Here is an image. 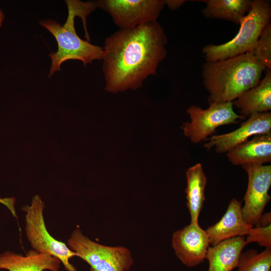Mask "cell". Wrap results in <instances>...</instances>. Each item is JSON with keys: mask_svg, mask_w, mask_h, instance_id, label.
<instances>
[{"mask_svg": "<svg viewBox=\"0 0 271 271\" xmlns=\"http://www.w3.org/2000/svg\"><path fill=\"white\" fill-rule=\"evenodd\" d=\"M167 43L157 21L119 29L106 38L102 66L105 90L115 93L141 87L149 76L156 75L160 63L166 57Z\"/></svg>", "mask_w": 271, "mask_h": 271, "instance_id": "cell-1", "label": "cell"}, {"mask_svg": "<svg viewBox=\"0 0 271 271\" xmlns=\"http://www.w3.org/2000/svg\"><path fill=\"white\" fill-rule=\"evenodd\" d=\"M267 69L251 52L214 61H206L202 70L204 87L211 103L232 102L256 86Z\"/></svg>", "mask_w": 271, "mask_h": 271, "instance_id": "cell-2", "label": "cell"}, {"mask_svg": "<svg viewBox=\"0 0 271 271\" xmlns=\"http://www.w3.org/2000/svg\"><path fill=\"white\" fill-rule=\"evenodd\" d=\"M65 2L68 16L63 25L50 19L39 23L53 35L58 44L57 51L49 55L52 61L49 77L60 70L61 64L67 60H80L85 66L94 60H102L103 58V48L82 40L78 36L75 28V17H79L83 21L85 37L90 40L86 20L88 16L98 8L96 2L78 0Z\"/></svg>", "mask_w": 271, "mask_h": 271, "instance_id": "cell-3", "label": "cell"}, {"mask_svg": "<svg viewBox=\"0 0 271 271\" xmlns=\"http://www.w3.org/2000/svg\"><path fill=\"white\" fill-rule=\"evenodd\" d=\"M270 17L268 2L252 1L250 10L240 22L238 32L233 39L222 44L208 45L203 48L206 61L224 60L251 52Z\"/></svg>", "mask_w": 271, "mask_h": 271, "instance_id": "cell-4", "label": "cell"}, {"mask_svg": "<svg viewBox=\"0 0 271 271\" xmlns=\"http://www.w3.org/2000/svg\"><path fill=\"white\" fill-rule=\"evenodd\" d=\"M45 203L39 195L34 196L31 204L22 208L26 213L25 231L33 250L59 259L68 271H77L70 259L77 254L65 243L52 236L47 230L44 217Z\"/></svg>", "mask_w": 271, "mask_h": 271, "instance_id": "cell-5", "label": "cell"}, {"mask_svg": "<svg viewBox=\"0 0 271 271\" xmlns=\"http://www.w3.org/2000/svg\"><path fill=\"white\" fill-rule=\"evenodd\" d=\"M67 245L90 266V271H127L133 260L130 251L123 246H109L95 242L75 228Z\"/></svg>", "mask_w": 271, "mask_h": 271, "instance_id": "cell-6", "label": "cell"}, {"mask_svg": "<svg viewBox=\"0 0 271 271\" xmlns=\"http://www.w3.org/2000/svg\"><path fill=\"white\" fill-rule=\"evenodd\" d=\"M209 105L205 109L196 105H191L187 109L190 121L184 122L181 128L184 135L194 144L207 139L220 126L235 123L245 117L234 111L232 102Z\"/></svg>", "mask_w": 271, "mask_h": 271, "instance_id": "cell-7", "label": "cell"}, {"mask_svg": "<svg viewBox=\"0 0 271 271\" xmlns=\"http://www.w3.org/2000/svg\"><path fill=\"white\" fill-rule=\"evenodd\" d=\"M97 7L111 16L119 29L127 30L156 22L165 0H99Z\"/></svg>", "mask_w": 271, "mask_h": 271, "instance_id": "cell-8", "label": "cell"}, {"mask_svg": "<svg viewBox=\"0 0 271 271\" xmlns=\"http://www.w3.org/2000/svg\"><path fill=\"white\" fill-rule=\"evenodd\" d=\"M248 177L247 187L243 197L242 216L253 226L258 225L263 210L270 200L271 166L245 164L241 166Z\"/></svg>", "mask_w": 271, "mask_h": 271, "instance_id": "cell-9", "label": "cell"}, {"mask_svg": "<svg viewBox=\"0 0 271 271\" xmlns=\"http://www.w3.org/2000/svg\"><path fill=\"white\" fill-rule=\"evenodd\" d=\"M209 245L207 233L199 223H190L172 235V246L176 256L183 264L189 267L204 261Z\"/></svg>", "mask_w": 271, "mask_h": 271, "instance_id": "cell-10", "label": "cell"}, {"mask_svg": "<svg viewBox=\"0 0 271 271\" xmlns=\"http://www.w3.org/2000/svg\"><path fill=\"white\" fill-rule=\"evenodd\" d=\"M270 133V112L253 113L236 129L225 134L212 136L204 147L207 150L214 148L219 154L227 153L252 136Z\"/></svg>", "mask_w": 271, "mask_h": 271, "instance_id": "cell-11", "label": "cell"}, {"mask_svg": "<svg viewBox=\"0 0 271 271\" xmlns=\"http://www.w3.org/2000/svg\"><path fill=\"white\" fill-rule=\"evenodd\" d=\"M241 209V202L235 198L230 200L222 218L205 230L210 244L214 246L225 240L248 234L253 226L245 221Z\"/></svg>", "mask_w": 271, "mask_h": 271, "instance_id": "cell-12", "label": "cell"}, {"mask_svg": "<svg viewBox=\"0 0 271 271\" xmlns=\"http://www.w3.org/2000/svg\"><path fill=\"white\" fill-rule=\"evenodd\" d=\"M61 263L57 258L33 249L25 256L10 251L0 254V269L8 271H61Z\"/></svg>", "mask_w": 271, "mask_h": 271, "instance_id": "cell-13", "label": "cell"}, {"mask_svg": "<svg viewBox=\"0 0 271 271\" xmlns=\"http://www.w3.org/2000/svg\"><path fill=\"white\" fill-rule=\"evenodd\" d=\"M233 165H263L271 161V133L258 134L227 153Z\"/></svg>", "mask_w": 271, "mask_h": 271, "instance_id": "cell-14", "label": "cell"}, {"mask_svg": "<svg viewBox=\"0 0 271 271\" xmlns=\"http://www.w3.org/2000/svg\"><path fill=\"white\" fill-rule=\"evenodd\" d=\"M264 77L256 86L246 90L232 102L239 110L240 115L249 116L253 113L269 112L271 110V71L266 70Z\"/></svg>", "mask_w": 271, "mask_h": 271, "instance_id": "cell-15", "label": "cell"}, {"mask_svg": "<svg viewBox=\"0 0 271 271\" xmlns=\"http://www.w3.org/2000/svg\"><path fill=\"white\" fill-rule=\"evenodd\" d=\"M247 244L244 236H237L209 247L206 256L208 271H232L237 267L240 254Z\"/></svg>", "mask_w": 271, "mask_h": 271, "instance_id": "cell-16", "label": "cell"}, {"mask_svg": "<svg viewBox=\"0 0 271 271\" xmlns=\"http://www.w3.org/2000/svg\"><path fill=\"white\" fill-rule=\"evenodd\" d=\"M186 205L191 222L198 224V218L205 201V191L207 178L201 163H197L186 171Z\"/></svg>", "mask_w": 271, "mask_h": 271, "instance_id": "cell-17", "label": "cell"}, {"mask_svg": "<svg viewBox=\"0 0 271 271\" xmlns=\"http://www.w3.org/2000/svg\"><path fill=\"white\" fill-rule=\"evenodd\" d=\"M206 7L201 10L208 19H223L240 24L250 10V0H203Z\"/></svg>", "mask_w": 271, "mask_h": 271, "instance_id": "cell-18", "label": "cell"}, {"mask_svg": "<svg viewBox=\"0 0 271 271\" xmlns=\"http://www.w3.org/2000/svg\"><path fill=\"white\" fill-rule=\"evenodd\" d=\"M236 271H270L271 249H249L240 254Z\"/></svg>", "mask_w": 271, "mask_h": 271, "instance_id": "cell-19", "label": "cell"}, {"mask_svg": "<svg viewBox=\"0 0 271 271\" xmlns=\"http://www.w3.org/2000/svg\"><path fill=\"white\" fill-rule=\"evenodd\" d=\"M256 59L266 69L271 68V24L262 31L257 43L250 52Z\"/></svg>", "mask_w": 271, "mask_h": 271, "instance_id": "cell-20", "label": "cell"}, {"mask_svg": "<svg viewBox=\"0 0 271 271\" xmlns=\"http://www.w3.org/2000/svg\"><path fill=\"white\" fill-rule=\"evenodd\" d=\"M245 240L247 244L256 242L265 249H271V225L253 227L245 238Z\"/></svg>", "mask_w": 271, "mask_h": 271, "instance_id": "cell-21", "label": "cell"}, {"mask_svg": "<svg viewBox=\"0 0 271 271\" xmlns=\"http://www.w3.org/2000/svg\"><path fill=\"white\" fill-rule=\"evenodd\" d=\"M15 203L16 200L14 197L1 198L0 197V203L5 206L14 217L17 218Z\"/></svg>", "mask_w": 271, "mask_h": 271, "instance_id": "cell-22", "label": "cell"}, {"mask_svg": "<svg viewBox=\"0 0 271 271\" xmlns=\"http://www.w3.org/2000/svg\"><path fill=\"white\" fill-rule=\"evenodd\" d=\"M186 2L184 0H165V6L172 11L178 9Z\"/></svg>", "mask_w": 271, "mask_h": 271, "instance_id": "cell-23", "label": "cell"}, {"mask_svg": "<svg viewBox=\"0 0 271 271\" xmlns=\"http://www.w3.org/2000/svg\"><path fill=\"white\" fill-rule=\"evenodd\" d=\"M270 214H271L270 212H268L264 214H262L260 218V220H259V221L257 226H267L269 225H270V222H271Z\"/></svg>", "mask_w": 271, "mask_h": 271, "instance_id": "cell-24", "label": "cell"}, {"mask_svg": "<svg viewBox=\"0 0 271 271\" xmlns=\"http://www.w3.org/2000/svg\"><path fill=\"white\" fill-rule=\"evenodd\" d=\"M5 19V16L3 11L0 9V29L2 26L4 20Z\"/></svg>", "mask_w": 271, "mask_h": 271, "instance_id": "cell-25", "label": "cell"}]
</instances>
